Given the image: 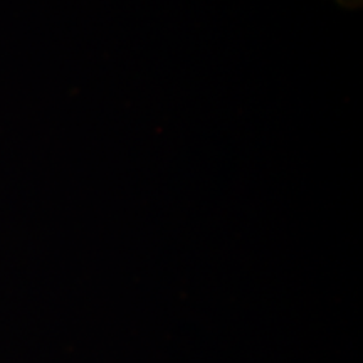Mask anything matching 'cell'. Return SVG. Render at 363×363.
<instances>
[{"mask_svg":"<svg viewBox=\"0 0 363 363\" xmlns=\"http://www.w3.org/2000/svg\"><path fill=\"white\" fill-rule=\"evenodd\" d=\"M340 6L348 7V9H355L362 4V0H337Z\"/></svg>","mask_w":363,"mask_h":363,"instance_id":"cell-1","label":"cell"}]
</instances>
